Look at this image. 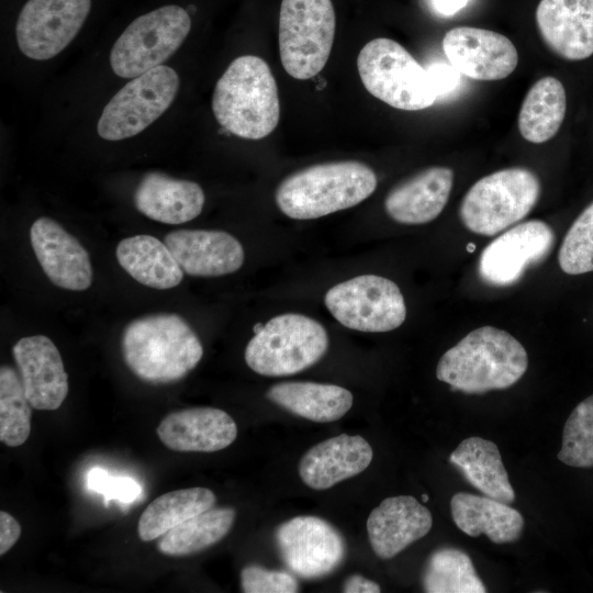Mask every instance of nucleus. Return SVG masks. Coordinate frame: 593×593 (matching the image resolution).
<instances>
[{"label": "nucleus", "mask_w": 593, "mask_h": 593, "mask_svg": "<svg viewBox=\"0 0 593 593\" xmlns=\"http://www.w3.org/2000/svg\"><path fill=\"white\" fill-rule=\"evenodd\" d=\"M121 350L127 368L141 380L164 384L181 380L203 356L200 338L180 315L158 313L130 322Z\"/></svg>", "instance_id": "1"}, {"label": "nucleus", "mask_w": 593, "mask_h": 593, "mask_svg": "<svg viewBox=\"0 0 593 593\" xmlns=\"http://www.w3.org/2000/svg\"><path fill=\"white\" fill-rule=\"evenodd\" d=\"M524 346L510 333L483 326L471 331L439 359L436 377L452 391L482 394L515 384L526 372Z\"/></svg>", "instance_id": "2"}, {"label": "nucleus", "mask_w": 593, "mask_h": 593, "mask_svg": "<svg viewBox=\"0 0 593 593\" xmlns=\"http://www.w3.org/2000/svg\"><path fill=\"white\" fill-rule=\"evenodd\" d=\"M212 111L219 124L235 136H268L280 118L278 88L268 64L254 55L234 59L215 85Z\"/></svg>", "instance_id": "3"}, {"label": "nucleus", "mask_w": 593, "mask_h": 593, "mask_svg": "<svg viewBox=\"0 0 593 593\" xmlns=\"http://www.w3.org/2000/svg\"><path fill=\"white\" fill-rule=\"evenodd\" d=\"M377 176L355 160L317 164L287 177L276 190V203L290 219L312 220L353 208L377 188Z\"/></svg>", "instance_id": "4"}, {"label": "nucleus", "mask_w": 593, "mask_h": 593, "mask_svg": "<svg viewBox=\"0 0 593 593\" xmlns=\"http://www.w3.org/2000/svg\"><path fill=\"white\" fill-rule=\"evenodd\" d=\"M327 348L328 335L321 323L302 314L287 313L272 317L255 332L244 357L256 373L283 377L310 368Z\"/></svg>", "instance_id": "5"}, {"label": "nucleus", "mask_w": 593, "mask_h": 593, "mask_svg": "<svg viewBox=\"0 0 593 593\" xmlns=\"http://www.w3.org/2000/svg\"><path fill=\"white\" fill-rule=\"evenodd\" d=\"M357 68L367 91L392 108L418 111L437 99L427 69L393 40L368 42L359 52Z\"/></svg>", "instance_id": "6"}, {"label": "nucleus", "mask_w": 593, "mask_h": 593, "mask_svg": "<svg viewBox=\"0 0 593 593\" xmlns=\"http://www.w3.org/2000/svg\"><path fill=\"white\" fill-rule=\"evenodd\" d=\"M541 191L536 174L523 167L497 170L479 179L466 193L459 215L472 233L492 236L523 220Z\"/></svg>", "instance_id": "7"}, {"label": "nucleus", "mask_w": 593, "mask_h": 593, "mask_svg": "<svg viewBox=\"0 0 593 593\" xmlns=\"http://www.w3.org/2000/svg\"><path fill=\"white\" fill-rule=\"evenodd\" d=\"M336 30L332 0H282L279 13V53L284 70L306 80L325 67Z\"/></svg>", "instance_id": "8"}, {"label": "nucleus", "mask_w": 593, "mask_h": 593, "mask_svg": "<svg viewBox=\"0 0 593 593\" xmlns=\"http://www.w3.org/2000/svg\"><path fill=\"white\" fill-rule=\"evenodd\" d=\"M191 29L189 12L168 4L135 19L119 36L110 53L115 75L135 78L163 65L181 46Z\"/></svg>", "instance_id": "9"}, {"label": "nucleus", "mask_w": 593, "mask_h": 593, "mask_svg": "<svg viewBox=\"0 0 593 593\" xmlns=\"http://www.w3.org/2000/svg\"><path fill=\"white\" fill-rule=\"evenodd\" d=\"M178 89V74L165 65L132 78L104 107L99 136L121 141L139 134L171 105Z\"/></svg>", "instance_id": "10"}, {"label": "nucleus", "mask_w": 593, "mask_h": 593, "mask_svg": "<svg viewBox=\"0 0 593 593\" xmlns=\"http://www.w3.org/2000/svg\"><path fill=\"white\" fill-rule=\"evenodd\" d=\"M324 303L342 325L360 332H389L401 326L406 317L400 288L376 275L358 276L332 287Z\"/></svg>", "instance_id": "11"}, {"label": "nucleus", "mask_w": 593, "mask_h": 593, "mask_svg": "<svg viewBox=\"0 0 593 593\" xmlns=\"http://www.w3.org/2000/svg\"><path fill=\"white\" fill-rule=\"evenodd\" d=\"M275 540L286 567L305 580L327 577L346 556L342 534L316 516H296L282 523L276 529Z\"/></svg>", "instance_id": "12"}, {"label": "nucleus", "mask_w": 593, "mask_h": 593, "mask_svg": "<svg viewBox=\"0 0 593 593\" xmlns=\"http://www.w3.org/2000/svg\"><path fill=\"white\" fill-rule=\"evenodd\" d=\"M90 8L91 0H29L15 25L20 51L35 60L55 57L78 34Z\"/></svg>", "instance_id": "13"}, {"label": "nucleus", "mask_w": 593, "mask_h": 593, "mask_svg": "<svg viewBox=\"0 0 593 593\" xmlns=\"http://www.w3.org/2000/svg\"><path fill=\"white\" fill-rule=\"evenodd\" d=\"M555 233L540 220H530L508 228L481 253L478 271L491 286L516 283L525 270L544 260L552 249Z\"/></svg>", "instance_id": "14"}, {"label": "nucleus", "mask_w": 593, "mask_h": 593, "mask_svg": "<svg viewBox=\"0 0 593 593\" xmlns=\"http://www.w3.org/2000/svg\"><path fill=\"white\" fill-rule=\"evenodd\" d=\"M443 49L454 68L475 80L504 79L518 63L517 49L512 41L485 29L454 27L445 34Z\"/></svg>", "instance_id": "15"}, {"label": "nucleus", "mask_w": 593, "mask_h": 593, "mask_svg": "<svg viewBox=\"0 0 593 593\" xmlns=\"http://www.w3.org/2000/svg\"><path fill=\"white\" fill-rule=\"evenodd\" d=\"M30 240L38 264L55 286L70 291H85L91 286L88 251L59 223L38 217L31 225Z\"/></svg>", "instance_id": "16"}, {"label": "nucleus", "mask_w": 593, "mask_h": 593, "mask_svg": "<svg viewBox=\"0 0 593 593\" xmlns=\"http://www.w3.org/2000/svg\"><path fill=\"white\" fill-rule=\"evenodd\" d=\"M12 356L32 407H60L68 394V376L55 344L44 335L23 337L12 347Z\"/></svg>", "instance_id": "17"}, {"label": "nucleus", "mask_w": 593, "mask_h": 593, "mask_svg": "<svg viewBox=\"0 0 593 593\" xmlns=\"http://www.w3.org/2000/svg\"><path fill=\"white\" fill-rule=\"evenodd\" d=\"M536 23L557 56L575 61L593 55V0H540Z\"/></svg>", "instance_id": "18"}, {"label": "nucleus", "mask_w": 593, "mask_h": 593, "mask_svg": "<svg viewBox=\"0 0 593 593\" xmlns=\"http://www.w3.org/2000/svg\"><path fill=\"white\" fill-rule=\"evenodd\" d=\"M165 244L182 268L194 277H219L237 271L245 255L236 237L223 231L177 230Z\"/></svg>", "instance_id": "19"}, {"label": "nucleus", "mask_w": 593, "mask_h": 593, "mask_svg": "<svg viewBox=\"0 0 593 593\" xmlns=\"http://www.w3.org/2000/svg\"><path fill=\"white\" fill-rule=\"evenodd\" d=\"M429 510L415 497L399 495L384 499L367 519V533L374 553L391 559L432 528Z\"/></svg>", "instance_id": "20"}, {"label": "nucleus", "mask_w": 593, "mask_h": 593, "mask_svg": "<svg viewBox=\"0 0 593 593\" xmlns=\"http://www.w3.org/2000/svg\"><path fill=\"white\" fill-rule=\"evenodd\" d=\"M156 433L171 450L213 452L228 447L236 439L237 426L226 412L203 406L169 413Z\"/></svg>", "instance_id": "21"}, {"label": "nucleus", "mask_w": 593, "mask_h": 593, "mask_svg": "<svg viewBox=\"0 0 593 593\" xmlns=\"http://www.w3.org/2000/svg\"><path fill=\"white\" fill-rule=\"evenodd\" d=\"M373 457L361 436L342 434L311 447L301 458V480L314 490H327L368 468Z\"/></svg>", "instance_id": "22"}, {"label": "nucleus", "mask_w": 593, "mask_h": 593, "mask_svg": "<svg viewBox=\"0 0 593 593\" xmlns=\"http://www.w3.org/2000/svg\"><path fill=\"white\" fill-rule=\"evenodd\" d=\"M454 171L430 167L394 187L384 200L388 215L398 223L417 225L435 220L448 202Z\"/></svg>", "instance_id": "23"}, {"label": "nucleus", "mask_w": 593, "mask_h": 593, "mask_svg": "<svg viewBox=\"0 0 593 593\" xmlns=\"http://www.w3.org/2000/svg\"><path fill=\"white\" fill-rule=\"evenodd\" d=\"M204 201V192L197 182L156 171L146 174L134 192L137 211L165 224L177 225L195 219Z\"/></svg>", "instance_id": "24"}, {"label": "nucleus", "mask_w": 593, "mask_h": 593, "mask_svg": "<svg viewBox=\"0 0 593 593\" xmlns=\"http://www.w3.org/2000/svg\"><path fill=\"white\" fill-rule=\"evenodd\" d=\"M450 510L460 530L471 537L484 534L494 544L517 540L524 528V517L517 510L486 495L458 492L451 497Z\"/></svg>", "instance_id": "25"}, {"label": "nucleus", "mask_w": 593, "mask_h": 593, "mask_svg": "<svg viewBox=\"0 0 593 593\" xmlns=\"http://www.w3.org/2000/svg\"><path fill=\"white\" fill-rule=\"evenodd\" d=\"M120 266L143 286L166 290L178 286L183 270L165 242L141 234L122 239L115 250Z\"/></svg>", "instance_id": "26"}, {"label": "nucleus", "mask_w": 593, "mask_h": 593, "mask_svg": "<svg viewBox=\"0 0 593 593\" xmlns=\"http://www.w3.org/2000/svg\"><path fill=\"white\" fill-rule=\"evenodd\" d=\"M267 398L290 413L316 423L339 419L354 402L351 392L343 387L310 381L273 384Z\"/></svg>", "instance_id": "27"}, {"label": "nucleus", "mask_w": 593, "mask_h": 593, "mask_svg": "<svg viewBox=\"0 0 593 593\" xmlns=\"http://www.w3.org/2000/svg\"><path fill=\"white\" fill-rule=\"evenodd\" d=\"M449 462L482 494L508 504L514 502V489L493 441L468 437L450 454Z\"/></svg>", "instance_id": "28"}, {"label": "nucleus", "mask_w": 593, "mask_h": 593, "mask_svg": "<svg viewBox=\"0 0 593 593\" xmlns=\"http://www.w3.org/2000/svg\"><path fill=\"white\" fill-rule=\"evenodd\" d=\"M567 110L566 90L560 80L546 76L537 80L524 98L518 130L528 142L540 144L559 131Z\"/></svg>", "instance_id": "29"}, {"label": "nucleus", "mask_w": 593, "mask_h": 593, "mask_svg": "<svg viewBox=\"0 0 593 593\" xmlns=\"http://www.w3.org/2000/svg\"><path fill=\"white\" fill-rule=\"evenodd\" d=\"M215 501V494L205 488L167 492L150 502L142 513L137 524L138 537L150 541L164 536L183 521L212 508Z\"/></svg>", "instance_id": "30"}, {"label": "nucleus", "mask_w": 593, "mask_h": 593, "mask_svg": "<svg viewBox=\"0 0 593 593\" xmlns=\"http://www.w3.org/2000/svg\"><path fill=\"white\" fill-rule=\"evenodd\" d=\"M234 521V508L212 507L168 530L158 542V549L171 557L200 552L223 539Z\"/></svg>", "instance_id": "31"}, {"label": "nucleus", "mask_w": 593, "mask_h": 593, "mask_svg": "<svg viewBox=\"0 0 593 593\" xmlns=\"http://www.w3.org/2000/svg\"><path fill=\"white\" fill-rule=\"evenodd\" d=\"M427 593H484L470 556L455 547H440L428 557L422 574Z\"/></svg>", "instance_id": "32"}, {"label": "nucleus", "mask_w": 593, "mask_h": 593, "mask_svg": "<svg viewBox=\"0 0 593 593\" xmlns=\"http://www.w3.org/2000/svg\"><path fill=\"white\" fill-rule=\"evenodd\" d=\"M19 371L0 368V441L8 447L23 445L31 433L32 410Z\"/></svg>", "instance_id": "33"}, {"label": "nucleus", "mask_w": 593, "mask_h": 593, "mask_svg": "<svg viewBox=\"0 0 593 593\" xmlns=\"http://www.w3.org/2000/svg\"><path fill=\"white\" fill-rule=\"evenodd\" d=\"M557 457L570 467H593V394L580 402L570 413Z\"/></svg>", "instance_id": "34"}, {"label": "nucleus", "mask_w": 593, "mask_h": 593, "mask_svg": "<svg viewBox=\"0 0 593 593\" xmlns=\"http://www.w3.org/2000/svg\"><path fill=\"white\" fill-rule=\"evenodd\" d=\"M558 261L561 270L568 275L593 271V202L568 230L558 254Z\"/></svg>", "instance_id": "35"}, {"label": "nucleus", "mask_w": 593, "mask_h": 593, "mask_svg": "<svg viewBox=\"0 0 593 593\" xmlns=\"http://www.w3.org/2000/svg\"><path fill=\"white\" fill-rule=\"evenodd\" d=\"M240 588L245 593L299 592V583L291 573L268 570L258 564L246 566L240 571Z\"/></svg>", "instance_id": "36"}, {"label": "nucleus", "mask_w": 593, "mask_h": 593, "mask_svg": "<svg viewBox=\"0 0 593 593\" xmlns=\"http://www.w3.org/2000/svg\"><path fill=\"white\" fill-rule=\"evenodd\" d=\"M88 485L105 500L116 499L122 502H133L141 494V486L127 477H112L100 468H93L87 478Z\"/></svg>", "instance_id": "37"}, {"label": "nucleus", "mask_w": 593, "mask_h": 593, "mask_svg": "<svg viewBox=\"0 0 593 593\" xmlns=\"http://www.w3.org/2000/svg\"><path fill=\"white\" fill-rule=\"evenodd\" d=\"M437 97L451 91L459 81V71L451 65L436 64L427 69Z\"/></svg>", "instance_id": "38"}, {"label": "nucleus", "mask_w": 593, "mask_h": 593, "mask_svg": "<svg viewBox=\"0 0 593 593\" xmlns=\"http://www.w3.org/2000/svg\"><path fill=\"white\" fill-rule=\"evenodd\" d=\"M21 526L9 513L0 512V556L8 552L21 536Z\"/></svg>", "instance_id": "39"}, {"label": "nucleus", "mask_w": 593, "mask_h": 593, "mask_svg": "<svg viewBox=\"0 0 593 593\" xmlns=\"http://www.w3.org/2000/svg\"><path fill=\"white\" fill-rule=\"evenodd\" d=\"M380 591L378 583L360 574H351L343 585V592L345 593H379Z\"/></svg>", "instance_id": "40"}, {"label": "nucleus", "mask_w": 593, "mask_h": 593, "mask_svg": "<svg viewBox=\"0 0 593 593\" xmlns=\"http://www.w3.org/2000/svg\"><path fill=\"white\" fill-rule=\"evenodd\" d=\"M469 0H429L432 9L441 16H451L460 11Z\"/></svg>", "instance_id": "41"}, {"label": "nucleus", "mask_w": 593, "mask_h": 593, "mask_svg": "<svg viewBox=\"0 0 593 593\" xmlns=\"http://www.w3.org/2000/svg\"><path fill=\"white\" fill-rule=\"evenodd\" d=\"M422 500L424 502H427L429 500V496L427 494H422Z\"/></svg>", "instance_id": "42"}, {"label": "nucleus", "mask_w": 593, "mask_h": 593, "mask_svg": "<svg viewBox=\"0 0 593 593\" xmlns=\"http://www.w3.org/2000/svg\"><path fill=\"white\" fill-rule=\"evenodd\" d=\"M468 249H469V250H472V249H474V246L469 245Z\"/></svg>", "instance_id": "43"}]
</instances>
